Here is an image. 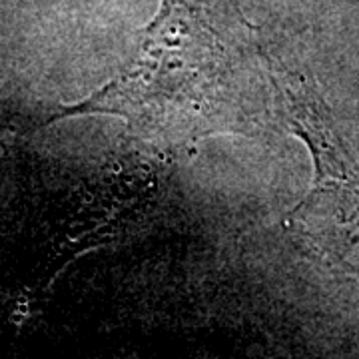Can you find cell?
<instances>
[{"instance_id": "7a4b0ae2", "label": "cell", "mask_w": 359, "mask_h": 359, "mask_svg": "<svg viewBox=\"0 0 359 359\" xmlns=\"http://www.w3.org/2000/svg\"><path fill=\"white\" fill-rule=\"evenodd\" d=\"M282 122L306 142L313 184L285 226L359 280V170L316 84L264 46Z\"/></svg>"}, {"instance_id": "6da1fadb", "label": "cell", "mask_w": 359, "mask_h": 359, "mask_svg": "<svg viewBox=\"0 0 359 359\" xmlns=\"http://www.w3.org/2000/svg\"><path fill=\"white\" fill-rule=\"evenodd\" d=\"M88 114L116 116L170 152L282 120L264 44L236 0H162L124 68L46 124Z\"/></svg>"}]
</instances>
